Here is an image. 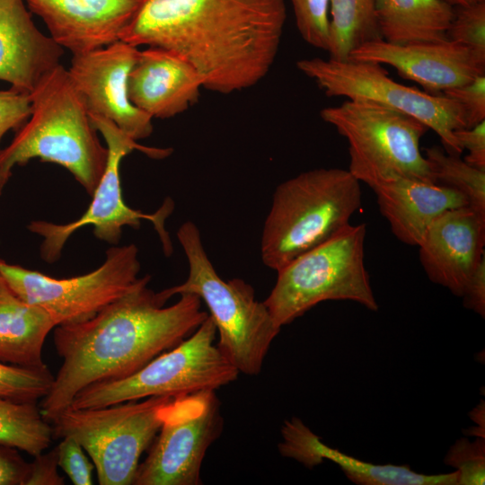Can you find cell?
Masks as SVG:
<instances>
[{"mask_svg": "<svg viewBox=\"0 0 485 485\" xmlns=\"http://www.w3.org/2000/svg\"><path fill=\"white\" fill-rule=\"evenodd\" d=\"M286 20L284 0H143L119 40L179 55L227 94L268 75Z\"/></svg>", "mask_w": 485, "mask_h": 485, "instance_id": "6da1fadb", "label": "cell"}, {"mask_svg": "<svg viewBox=\"0 0 485 485\" xmlns=\"http://www.w3.org/2000/svg\"><path fill=\"white\" fill-rule=\"evenodd\" d=\"M151 277L93 317L54 328L63 358L48 393L40 401L51 423L84 388L128 377L192 334L207 318L201 299L181 294L173 304L148 288Z\"/></svg>", "mask_w": 485, "mask_h": 485, "instance_id": "7a4b0ae2", "label": "cell"}, {"mask_svg": "<svg viewBox=\"0 0 485 485\" xmlns=\"http://www.w3.org/2000/svg\"><path fill=\"white\" fill-rule=\"evenodd\" d=\"M31 114L0 150V165L12 172L30 160L57 163L92 196L105 171L108 148L101 142L86 102L61 64L30 93Z\"/></svg>", "mask_w": 485, "mask_h": 485, "instance_id": "3957f363", "label": "cell"}, {"mask_svg": "<svg viewBox=\"0 0 485 485\" xmlns=\"http://www.w3.org/2000/svg\"><path fill=\"white\" fill-rule=\"evenodd\" d=\"M361 204L360 182L348 170L313 169L283 181L262 228L263 264L278 271L349 225Z\"/></svg>", "mask_w": 485, "mask_h": 485, "instance_id": "277c9868", "label": "cell"}, {"mask_svg": "<svg viewBox=\"0 0 485 485\" xmlns=\"http://www.w3.org/2000/svg\"><path fill=\"white\" fill-rule=\"evenodd\" d=\"M177 238L188 260L189 275L183 283L162 290L163 295L168 300L175 295H198L208 308L222 354L239 374L259 375L281 328L264 302L256 299L250 284L241 278L225 280L217 274L193 222H184Z\"/></svg>", "mask_w": 485, "mask_h": 485, "instance_id": "5b68a950", "label": "cell"}, {"mask_svg": "<svg viewBox=\"0 0 485 485\" xmlns=\"http://www.w3.org/2000/svg\"><path fill=\"white\" fill-rule=\"evenodd\" d=\"M366 235L365 224H349L277 271L263 302L280 328L324 301L347 300L378 310L365 265Z\"/></svg>", "mask_w": 485, "mask_h": 485, "instance_id": "8992f818", "label": "cell"}, {"mask_svg": "<svg viewBox=\"0 0 485 485\" xmlns=\"http://www.w3.org/2000/svg\"><path fill=\"white\" fill-rule=\"evenodd\" d=\"M348 143V172L372 190L399 179L435 183L421 153L428 127L405 113L360 99H348L320 111Z\"/></svg>", "mask_w": 485, "mask_h": 485, "instance_id": "52a82bcc", "label": "cell"}, {"mask_svg": "<svg viewBox=\"0 0 485 485\" xmlns=\"http://www.w3.org/2000/svg\"><path fill=\"white\" fill-rule=\"evenodd\" d=\"M216 338V329L208 315L192 334L135 374L84 388L69 407L99 408L153 396L175 398L216 391L239 375L215 344Z\"/></svg>", "mask_w": 485, "mask_h": 485, "instance_id": "ba28073f", "label": "cell"}, {"mask_svg": "<svg viewBox=\"0 0 485 485\" xmlns=\"http://www.w3.org/2000/svg\"><path fill=\"white\" fill-rule=\"evenodd\" d=\"M171 399L153 396L99 408L68 407L51 422L53 438H75L93 463L99 484H133L140 457L156 436Z\"/></svg>", "mask_w": 485, "mask_h": 485, "instance_id": "9c48e42d", "label": "cell"}, {"mask_svg": "<svg viewBox=\"0 0 485 485\" xmlns=\"http://www.w3.org/2000/svg\"><path fill=\"white\" fill-rule=\"evenodd\" d=\"M89 115L93 125L103 137L108 148L105 171L92 195V202L78 219L67 224L35 220L28 225L29 231L42 237L40 246V258L49 264L56 262L61 257L62 250L69 237L78 229L89 225L93 226V234L97 239L118 245L123 227L138 229L142 220L153 224L163 242L164 252L170 254L172 247L164 224L173 209L172 201H165L152 214L128 207L122 197L120 163L122 159L134 150L152 158L162 159L170 155L172 149L142 146L126 135L111 120L96 114L89 113Z\"/></svg>", "mask_w": 485, "mask_h": 485, "instance_id": "30bf717a", "label": "cell"}, {"mask_svg": "<svg viewBox=\"0 0 485 485\" xmlns=\"http://www.w3.org/2000/svg\"><path fill=\"white\" fill-rule=\"evenodd\" d=\"M138 249L113 245L103 263L84 275L57 278L0 258V273L24 301L42 308L56 327L84 322L143 283Z\"/></svg>", "mask_w": 485, "mask_h": 485, "instance_id": "8fae6325", "label": "cell"}, {"mask_svg": "<svg viewBox=\"0 0 485 485\" xmlns=\"http://www.w3.org/2000/svg\"><path fill=\"white\" fill-rule=\"evenodd\" d=\"M296 66L327 96L367 100L405 113L431 128L446 152L463 153L454 131L466 122L456 101L399 84L376 63L313 57L298 60Z\"/></svg>", "mask_w": 485, "mask_h": 485, "instance_id": "7c38bea8", "label": "cell"}, {"mask_svg": "<svg viewBox=\"0 0 485 485\" xmlns=\"http://www.w3.org/2000/svg\"><path fill=\"white\" fill-rule=\"evenodd\" d=\"M222 428L220 402L214 390L172 398L133 484H201L203 459Z\"/></svg>", "mask_w": 485, "mask_h": 485, "instance_id": "4fadbf2b", "label": "cell"}, {"mask_svg": "<svg viewBox=\"0 0 485 485\" xmlns=\"http://www.w3.org/2000/svg\"><path fill=\"white\" fill-rule=\"evenodd\" d=\"M139 49L120 40L73 55L68 73L85 100L89 113L111 120L137 141L153 132V118L128 98V79Z\"/></svg>", "mask_w": 485, "mask_h": 485, "instance_id": "5bb4252c", "label": "cell"}, {"mask_svg": "<svg viewBox=\"0 0 485 485\" xmlns=\"http://www.w3.org/2000/svg\"><path fill=\"white\" fill-rule=\"evenodd\" d=\"M348 59L391 66L431 94L485 75V59L450 40L399 45L378 39L354 48Z\"/></svg>", "mask_w": 485, "mask_h": 485, "instance_id": "9a60e30c", "label": "cell"}, {"mask_svg": "<svg viewBox=\"0 0 485 485\" xmlns=\"http://www.w3.org/2000/svg\"><path fill=\"white\" fill-rule=\"evenodd\" d=\"M485 217L469 206L445 211L429 225L419 260L430 281L461 296L485 257Z\"/></svg>", "mask_w": 485, "mask_h": 485, "instance_id": "2e32d148", "label": "cell"}, {"mask_svg": "<svg viewBox=\"0 0 485 485\" xmlns=\"http://www.w3.org/2000/svg\"><path fill=\"white\" fill-rule=\"evenodd\" d=\"M49 36L73 55L119 40L143 0H23Z\"/></svg>", "mask_w": 485, "mask_h": 485, "instance_id": "e0dca14e", "label": "cell"}, {"mask_svg": "<svg viewBox=\"0 0 485 485\" xmlns=\"http://www.w3.org/2000/svg\"><path fill=\"white\" fill-rule=\"evenodd\" d=\"M204 80L179 55L156 47L139 50L128 79L130 101L153 119H170L196 103Z\"/></svg>", "mask_w": 485, "mask_h": 485, "instance_id": "ac0fdd59", "label": "cell"}, {"mask_svg": "<svg viewBox=\"0 0 485 485\" xmlns=\"http://www.w3.org/2000/svg\"><path fill=\"white\" fill-rule=\"evenodd\" d=\"M23 0H0V80L31 93L64 48L35 25Z\"/></svg>", "mask_w": 485, "mask_h": 485, "instance_id": "d6986e66", "label": "cell"}, {"mask_svg": "<svg viewBox=\"0 0 485 485\" xmlns=\"http://www.w3.org/2000/svg\"><path fill=\"white\" fill-rule=\"evenodd\" d=\"M280 454L313 468L323 459L335 463L345 475L359 485H457V472L423 474L406 465L367 463L325 445L299 419L286 420L281 428Z\"/></svg>", "mask_w": 485, "mask_h": 485, "instance_id": "ffe728a7", "label": "cell"}, {"mask_svg": "<svg viewBox=\"0 0 485 485\" xmlns=\"http://www.w3.org/2000/svg\"><path fill=\"white\" fill-rule=\"evenodd\" d=\"M373 190L393 235L411 246L420 243L429 225L443 213L468 206L457 190L415 179H399Z\"/></svg>", "mask_w": 485, "mask_h": 485, "instance_id": "44dd1931", "label": "cell"}, {"mask_svg": "<svg viewBox=\"0 0 485 485\" xmlns=\"http://www.w3.org/2000/svg\"><path fill=\"white\" fill-rule=\"evenodd\" d=\"M55 327L47 312L24 301L0 273V362L46 367L43 346Z\"/></svg>", "mask_w": 485, "mask_h": 485, "instance_id": "7402d4cb", "label": "cell"}, {"mask_svg": "<svg viewBox=\"0 0 485 485\" xmlns=\"http://www.w3.org/2000/svg\"><path fill=\"white\" fill-rule=\"evenodd\" d=\"M454 7L441 0H375L382 40L399 45L447 39Z\"/></svg>", "mask_w": 485, "mask_h": 485, "instance_id": "603a6c76", "label": "cell"}, {"mask_svg": "<svg viewBox=\"0 0 485 485\" xmlns=\"http://www.w3.org/2000/svg\"><path fill=\"white\" fill-rule=\"evenodd\" d=\"M378 39L375 0H330V58L348 60L354 48Z\"/></svg>", "mask_w": 485, "mask_h": 485, "instance_id": "cb8c5ba5", "label": "cell"}, {"mask_svg": "<svg viewBox=\"0 0 485 485\" xmlns=\"http://www.w3.org/2000/svg\"><path fill=\"white\" fill-rule=\"evenodd\" d=\"M53 439L51 424L36 402L0 399V443L35 456Z\"/></svg>", "mask_w": 485, "mask_h": 485, "instance_id": "d4e9b609", "label": "cell"}, {"mask_svg": "<svg viewBox=\"0 0 485 485\" xmlns=\"http://www.w3.org/2000/svg\"><path fill=\"white\" fill-rule=\"evenodd\" d=\"M424 152L435 183L462 193L468 206L485 217V170L436 146L425 148Z\"/></svg>", "mask_w": 485, "mask_h": 485, "instance_id": "484cf974", "label": "cell"}, {"mask_svg": "<svg viewBox=\"0 0 485 485\" xmlns=\"http://www.w3.org/2000/svg\"><path fill=\"white\" fill-rule=\"evenodd\" d=\"M53 381L48 366L30 368L0 362V399L37 403L48 393Z\"/></svg>", "mask_w": 485, "mask_h": 485, "instance_id": "4316f807", "label": "cell"}, {"mask_svg": "<svg viewBox=\"0 0 485 485\" xmlns=\"http://www.w3.org/2000/svg\"><path fill=\"white\" fill-rule=\"evenodd\" d=\"M447 39L468 48L485 59V1L454 6Z\"/></svg>", "mask_w": 485, "mask_h": 485, "instance_id": "83f0119b", "label": "cell"}, {"mask_svg": "<svg viewBox=\"0 0 485 485\" xmlns=\"http://www.w3.org/2000/svg\"><path fill=\"white\" fill-rule=\"evenodd\" d=\"M445 463L455 468L457 485H483L485 481V439H458L445 457Z\"/></svg>", "mask_w": 485, "mask_h": 485, "instance_id": "f1b7e54d", "label": "cell"}, {"mask_svg": "<svg viewBox=\"0 0 485 485\" xmlns=\"http://www.w3.org/2000/svg\"><path fill=\"white\" fill-rule=\"evenodd\" d=\"M296 28L303 40L322 50L329 44L330 0H290Z\"/></svg>", "mask_w": 485, "mask_h": 485, "instance_id": "f546056e", "label": "cell"}, {"mask_svg": "<svg viewBox=\"0 0 485 485\" xmlns=\"http://www.w3.org/2000/svg\"><path fill=\"white\" fill-rule=\"evenodd\" d=\"M56 447L58 467L71 481L75 485H92L94 464L89 461L83 446L75 438L66 436Z\"/></svg>", "mask_w": 485, "mask_h": 485, "instance_id": "4dcf8cb0", "label": "cell"}, {"mask_svg": "<svg viewBox=\"0 0 485 485\" xmlns=\"http://www.w3.org/2000/svg\"><path fill=\"white\" fill-rule=\"evenodd\" d=\"M443 95L460 104L464 112L466 128L485 120V75L465 84L445 90Z\"/></svg>", "mask_w": 485, "mask_h": 485, "instance_id": "1f68e13d", "label": "cell"}, {"mask_svg": "<svg viewBox=\"0 0 485 485\" xmlns=\"http://www.w3.org/2000/svg\"><path fill=\"white\" fill-rule=\"evenodd\" d=\"M31 114V103L29 93L13 87L0 90V142L10 129L18 130L29 119Z\"/></svg>", "mask_w": 485, "mask_h": 485, "instance_id": "d6a6232c", "label": "cell"}, {"mask_svg": "<svg viewBox=\"0 0 485 485\" xmlns=\"http://www.w3.org/2000/svg\"><path fill=\"white\" fill-rule=\"evenodd\" d=\"M30 463V472L25 485H64L65 480L57 472V447L42 452Z\"/></svg>", "mask_w": 485, "mask_h": 485, "instance_id": "836d02e7", "label": "cell"}, {"mask_svg": "<svg viewBox=\"0 0 485 485\" xmlns=\"http://www.w3.org/2000/svg\"><path fill=\"white\" fill-rule=\"evenodd\" d=\"M29 472L18 449L0 443V485H25Z\"/></svg>", "mask_w": 485, "mask_h": 485, "instance_id": "e575fe53", "label": "cell"}, {"mask_svg": "<svg viewBox=\"0 0 485 485\" xmlns=\"http://www.w3.org/2000/svg\"><path fill=\"white\" fill-rule=\"evenodd\" d=\"M462 150L468 151L464 161L469 164L485 170V120L472 128H463L454 131Z\"/></svg>", "mask_w": 485, "mask_h": 485, "instance_id": "d590c367", "label": "cell"}, {"mask_svg": "<svg viewBox=\"0 0 485 485\" xmlns=\"http://www.w3.org/2000/svg\"><path fill=\"white\" fill-rule=\"evenodd\" d=\"M463 305L484 318L485 316V257L482 258L472 277L463 294Z\"/></svg>", "mask_w": 485, "mask_h": 485, "instance_id": "8d00e7d4", "label": "cell"}, {"mask_svg": "<svg viewBox=\"0 0 485 485\" xmlns=\"http://www.w3.org/2000/svg\"><path fill=\"white\" fill-rule=\"evenodd\" d=\"M12 176V172L6 171L0 165V195L3 193V190Z\"/></svg>", "mask_w": 485, "mask_h": 485, "instance_id": "74e56055", "label": "cell"}, {"mask_svg": "<svg viewBox=\"0 0 485 485\" xmlns=\"http://www.w3.org/2000/svg\"><path fill=\"white\" fill-rule=\"evenodd\" d=\"M441 1L445 2L448 4L454 7V6L469 5V4L485 1V0H441Z\"/></svg>", "mask_w": 485, "mask_h": 485, "instance_id": "f35d334b", "label": "cell"}]
</instances>
